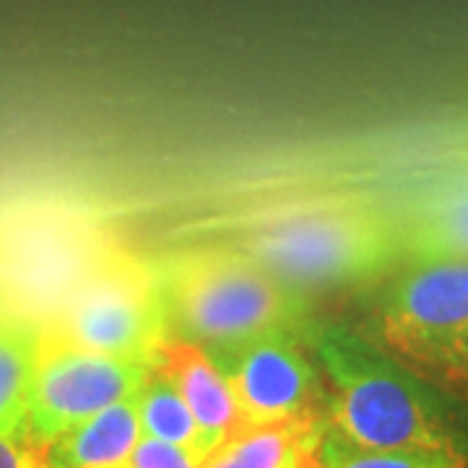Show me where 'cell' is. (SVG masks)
Listing matches in <instances>:
<instances>
[{
    "label": "cell",
    "mask_w": 468,
    "mask_h": 468,
    "mask_svg": "<svg viewBox=\"0 0 468 468\" xmlns=\"http://www.w3.org/2000/svg\"><path fill=\"white\" fill-rule=\"evenodd\" d=\"M229 245L297 294L367 282L401 261L396 221L356 196L261 208L237 227Z\"/></svg>",
    "instance_id": "6da1fadb"
},
{
    "label": "cell",
    "mask_w": 468,
    "mask_h": 468,
    "mask_svg": "<svg viewBox=\"0 0 468 468\" xmlns=\"http://www.w3.org/2000/svg\"><path fill=\"white\" fill-rule=\"evenodd\" d=\"M310 346L334 435L362 451L463 452L435 393L385 349L344 328L313 331Z\"/></svg>",
    "instance_id": "7a4b0ae2"
},
{
    "label": "cell",
    "mask_w": 468,
    "mask_h": 468,
    "mask_svg": "<svg viewBox=\"0 0 468 468\" xmlns=\"http://www.w3.org/2000/svg\"><path fill=\"white\" fill-rule=\"evenodd\" d=\"M169 335L208 354L300 323V294L232 245L193 248L154 261Z\"/></svg>",
    "instance_id": "3957f363"
},
{
    "label": "cell",
    "mask_w": 468,
    "mask_h": 468,
    "mask_svg": "<svg viewBox=\"0 0 468 468\" xmlns=\"http://www.w3.org/2000/svg\"><path fill=\"white\" fill-rule=\"evenodd\" d=\"M378 335L424 383L468 401V261L409 266L380 304Z\"/></svg>",
    "instance_id": "277c9868"
},
{
    "label": "cell",
    "mask_w": 468,
    "mask_h": 468,
    "mask_svg": "<svg viewBox=\"0 0 468 468\" xmlns=\"http://www.w3.org/2000/svg\"><path fill=\"white\" fill-rule=\"evenodd\" d=\"M42 331L66 346L154 362L169 335L154 268L117 252L42 323Z\"/></svg>",
    "instance_id": "5b68a950"
},
{
    "label": "cell",
    "mask_w": 468,
    "mask_h": 468,
    "mask_svg": "<svg viewBox=\"0 0 468 468\" xmlns=\"http://www.w3.org/2000/svg\"><path fill=\"white\" fill-rule=\"evenodd\" d=\"M151 369L154 362L110 356L42 338L27 432L37 445L50 448L58 437L101 409L135 396L149 380Z\"/></svg>",
    "instance_id": "8992f818"
},
{
    "label": "cell",
    "mask_w": 468,
    "mask_h": 468,
    "mask_svg": "<svg viewBox=\"0 0 468 468\" xmlns=\"http://www.w3.org/2000/svg\"><path fill=\"white\" fill-rule=\"evenodd\" d=\"M211 359L227 375L245 427L302 414H325V390L315 365L292 328L271 331Z\"/></svg>",
    "instance_id": "52a82bcc"
},
{
    "label": "cell",
    "mask_w": 468,
    "mask_h": 468,
    "mask_svg": "<svg viewBox=\"0 0 468 468\" xmlns=\"http://www.w3.org/2000/svg\"><path fill=\"white\" fill-rule=\"evenodd\" d=\"M154 367L162 369L172 380L193 419L198 421L203 461L245 427L227 375L198 344L167 335L156 349Z\"/></svg>",
    "instance_id": "ba28073f"
},
{
    "label": "cell",
    "mask_w": 468,
    "mask_h": 468,
    "mask_svg": "<svg viewBox=\"0 0 468 468\" xmlns=\"http://www.w3.org/2000/svg\"><path fill=\"white\" fill-rule=\"evenodd\" d=\"M401 261H468V167L430 187L396 221Z\"/></svg>",
    "instance_id": "9c48e42d"
},
{
    "label": "cell",
    "mask_w": 468,
    "mask_h": 468,
    "mask_svg": "<svg viewBox=\"0 0 468 468\" xmlns=\"http://www.w3.org/2000/svg\"><path fill=\"white\" fill-rule=\"evenodd\" d=\"M325 414L250 424L211 452L203 468H320Z\"/></svg>",
    "instance_id": "30bf717a"
},
{
    "label": "cell",
    "mask_w": 468,
    "mask_h": 468,
    "mask_svg": "<svg viewBox=\"0 0 468 468\" xmlns=\"http://www.w3.org/2000/svg\"><path fill=\"white\" fill-rule=\"evenodd\" d=\"M141 393V390H138ZM138 393L101 409L48 448V461L58 468H125L141 442Z\"/></svg>",
    "instance_id": "8fae6325"
},
{
    "label": "cell",
    "mask_w": 468,
    "mask_h": 468,
    "mask_svg": "<svg viewBox=\"0 0 468 468\" xmlns=\"http://www.w3.org/2000/svg\"><path fill=\"white\" fill-rule=\"evenodd\" d=\"M42 323L0 304V435H29V399L42 354Z\"/></svg>",
    "instance_id": "7c38bea8"
},
{
    "label": "cell",
    "mask_w": 468,
    "mask_h": 468,
    "mask_svg": "<svg viewBox=\"0 0 468 468\" xmlns=\"http://www.w3.org/2000/svg\"><path fill=\"white\" fill-rule=\"evenodd\" d=\"M138 417L144 437L177 445L203 461L198 421L190 414L180 390L159 367L151 369L149 380L138 393Z\"/></svg>",
    "instance_id": "4fadbf2b"
},
{
    "label": "cell",
    "mask_w": 468,
    "mask_h": 468,
    "mask_svg": "<svg viewBox=\"0 0 468 468\" xmlns=\"http://www.w3.org/2000/svg\"><path fill=\"white\" fill-rule=\"evenodd\" d=\"M320 468H468L463 452L437 451H362L325 432Z\"/></svg>",
    "instance_id": "5bb4252c"
},
{
    "label": "cell",
    "mask_w": 468,
    "mask_h": 468,
    "mask_svg": "<svg viewBox=\"0 0 468 468\" xmlns=\"http://www.w3.org/2000/svg\"><path fill=\"white\" fill-rule=\"evenodd\" d=\"M125 468H203V461L177 445L141 437Z\"/></svg>",
    "instance_id": "9a60e30c"
},
{
    "label": "cell",
    "mask_w": 468,
    "mask_h": 468,
    "mask_svg": "<svg viewBox=\"0 0 468 468\" xmlns=\"http://www.w3.org/2000/svg\"><path fill=\"white\" fill-rule=\"evenodd\" d=\"M45 461L48 448L29 435H0V468H42Z\"/></svg>",
    "instance_id": "2e32d148"
},
{
    "label": "cell",
    "mask_w": 468,
    "mask_h": 468,
    "mask_svg": "<svg viewBox=\"0 0 468 468\" xmlns=\"http://www.w3.org/2000/svg\"><path fill=\"white\" fill-rule=\"evenodd\" d=\"M42 468H58V466H52L50 461H45V466H42Z\"/></svg>",
    "instance_id": "e0dca14e"
}]
</instances>
